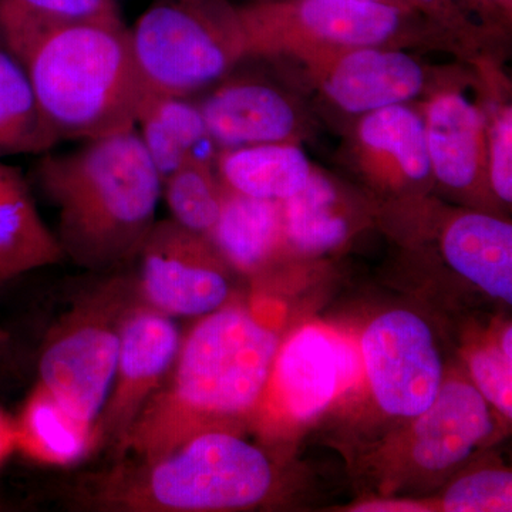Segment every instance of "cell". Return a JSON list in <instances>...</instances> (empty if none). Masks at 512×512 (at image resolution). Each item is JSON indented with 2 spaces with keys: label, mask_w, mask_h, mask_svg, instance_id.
<instances>
[{
  "label": "cell",
  "mask_w": 512,
  "mask_h": 512,
  "mask_svg": "<svg viewBox=\"0 0 512 512\" xmlns=\"http://www.w3.org/2000/svg\"><path fill=\"white\" fill-rule=\"evenodd\" d=\"M278 349L275 330L251 309L224 305L208 313L181 340L167 379L117 450L134 460L161 456L214 421L251 412L265 393Z\"/></svg>",
  "instance_id": "1"
},
{
  "label": "cell",
  "mask_w": 512,
  "mask_h": 512,
  "mask_svg": "<svg viewBox=\"0 0 512 512\" xmlns=\"http://www.w3.org/2000/svg\"><path fill=\"white\" fill-rule=\"evenodd\" d=\"M57 210L64 256L93 271L134 261L156 224L161 180L134 130L40 156L33 171Z\"/></svg>",
  "instance_id": "2"
},
{
  "label": "cell",
  "mask_w": 512,
  "mask_h": 512,
  "mask_svg": "<svg viewBox=\"0 0 512 512\" xmlns=\"http://www.w3.org/2000/svg\"><path fill=\"white\" fill-rule=\"evenodd\" d=\"M18 60L59 141L134 130L151 94L126 23L56 26Z\"/></svg>",
  "instance_id": "3"
},
{
  "label": "cell",
  "mask_w": 512,
  "mask_h": 512,
  "mask_svg": "<svg viewBox=\"0 0 512 512\" xmlns=\"http://www.w3.org/2000/svg\"><path fill=\"white\" fill-rule=\"evenodd\" d=\"M120 464L87 484L94 507L119 511H225L254 507L274 484L264 451L227 430L168 453Z\"/></svg>",
  "instance_id": "4"
},
{
  "label": "cell",
  "mask_w": 512,
  "mask_h": 512,
  "mask_svg": "<svg viewBox=\"0 0 512 512\" xmlns=\"http://www.w3.org/2000/svg\"><path fill=\"white\" fill-rule=\"evenodd\" d=\"M247 60L301 47H439L456 43L417 12L372 0H252L238 5Z\"/></svg>",
  "instance_id": "5"
},
{
  "label": "cell",
  "mask_w": 512,
  "mask_h": 512,
  "mask_svg": "<svg viewBox=\"0 0 512 512\" xmlns=\"http://www.w3.org/2000/svg\"><path fill=\"white\" fill-rule=\"evenodd\" d=\"M130 36L153 94L194 97L247 60L238 5L231 0H154Z\"/></svg>",
  "instance_id": "6"
},
{
  "label": "cell",
  "mask_w": 512,
  "mask_h": 512,
  "mask_svg": "<svg viewBox=\"0 0 512 512\" xmlns=\"http://www.w3.org/2000/svg\"><path fill=\"white\" fill-rule=\"evenodd\" d=\"M117 289L80 306L50 338L39 362L40 387L97 437L113 389L124 306Z\"/></svg>",
  "instance_id": "7"
},
{
  "label": "cell",
  "mask_w": 512,
  "mask_h": 512,
  "mask_svg": "<svg viewBox=\"0 0 512 512\" xmlns=\"http://www.w3.org/2000/svg\"><path fill=\"white\" fill-rule=\"evenodd\" d=\"M333 107L363 116L426 97L443 79L406 49L301 47L286 53Z\"/></svg>",
  "instance_id": "8"
},
{
  "label": "cell",
  "mask_w": 512,
  "mask_h": 512,
  "mask_svg": "<svg viewBox=\"0 0 512 512\" xmlns=\"http://www.w3.org/2000/svg\"><path fill=\"white\" fill-rule=\"evenodd\" d=\"M363 372L377 406L402 419H416L436 399L444 367L429 323L417 313L394 309L369 323L360 339Z\"/></svg>",
  "instance_id": "9"
},
{
  "label": "cell",
  "mask_w": 512,
  "mask_h": 512,
  "mask_svg": "<svg viewBox=\"0 0 512 512\" xmlns=\"http://www.w3.org/2000/svg\"><path fill=\"white\" fill-rule=\"evenodd\" d=\"M136 259L143 301L164 315L205 316L227 305V262L210 238L173 220L156 221Z\"/></svg>",
  "instance_id": "10"
},
{
  "label": "cell",
  "mask_w": 512,
  "mask_h": 512,
  "mask_svg": "<svg viewBox=\"0 0 512 512\" xmlns=\"http://www.w3.org/2000/svg\"><path fill=\"white\" fill-rule=\"evenodd\" d=\"M119 335L116 377L97 424V444L116 448L167 379L181 346L173 318L144 302L124 309Z\"/></svg>",
  "instance_id": "11"
},
{
  "label": "cell",
  "mask_w": 512,
  "mask_h": 512,
  "mask_svg": "<svg viewBox=\"0 0 512 512\" xmlns=\"http://www.w3.org/2000/svg\"><path fill=\"white\" fill-rule=\"evenodd\" d=\"M420 110L434 183L466 197L493 195L481 101L468 99L458 84L443 79L424 97Z\"/></svg>",
  "instance_id": "12"
},
{
  "label": "cell",
  "mask_w": 512,
  "mask_h": 512,
  "mask_svg": "<svg viewBox=\"0 0 512 512\" xmlns=\"http://www.w3.org/2000/svg\"><path fill=\"white\" fill-rule=\"evenodd\" d=\"M348 150L349 164L376 190L404 194L434 184L423 116L412 103L359 116Z\"/></svg>",
  "instance_id": "13"
},
{
  "label": "cell",
  "mask_w": 512,
  "mask_h": 512,
  "mask_svg": "<svg viewBox=\"0 0 512 512\" xmlns=\"http://www.w3.org/2000/svg\"><path fill=\"white\" fill-rule=\"evenodd\" d=\"M205 92L201 101H195L220 151L256 144H301L305 133L301 113L271 84L229 73Z\"/></svg>",
  "instance_id": "14"
},
{
  "label": "cell",
  "mask_w": 512,
  "mask_h": 512,
  "mask_svg": "<svg viewBox=\"0 0 512 512\" xmlns=\"http://www.w3.org/2000/svg\"><path fill=\"white\" fill-rule=\"evenodd\" d=\"M414 420L410 454L430 473L463 463L494 430L490 404L463 380L443 382L433 403Z\"/></svg>",
  "instance_id": "15"
},
{
  "label": "cell",
  "mask_w": 512,
  "mask_h": 512,
  "mask_svg": "<svg viewBox=\"0 0 512 512\" xmlns=\"http://www.w3.org/2000/svg\"><path fill=\"white\" fill-rule=\"evenodd\" d=\"M276 399L293 419L319 416L342 393L335 333L306 326L276 353L271 377Z\"/></svg>",
  "instance_id": "16"
},
{
  "label": "cell",
  "mask_w": 512,
  "mask_h": 512,
  "mask_svg": "<svg viewBox=\"0 0 512 512\" xmlns=\"http://www.w3.org/2000/svg\"><path fill=\"white\" fill-rule=\"evenodd\" d=\"M441 252L454 272L480 291L512 303V225L485 212H460L441 234Z\"/></svg>",
  "instance_id": "17"
},
{
  "label": "cell",
  "mask_w": 512,
  "mask_h": 512,
  "mask_svg": "<svg viewBox=\"0 0 512 512\" xmlns=\"http://www.w3.org/2000/svg\"><path fill=\"white\" fill-rule=\"evenodd\" d=\"M136 130L161 183L192 161L215 165L220 153L192 97L151 93L138 117Z\"/></svg>",
  "instance_id": "18"
},
{
  "label": "cell",
  "mask_w": 512,
  "mask_h": 512,
  "mask_svg": "<svg viewBox=\"0 0 512 512\" xmlns=\"http://www.w3.org/2000/svg\"><path fill=\"white\" fill-rule=\"evenodd\" d=\"M63 258L22 173L0 163V284Z\"/></svg>",
  "instance_id": "19"
},
{
  "label": "cell",
  "mask_w": 512,
  "mask_h": 512,
  "mask_svg": "<svg viewBox=\"0 0 512 512\" xmlns=\"http://www.w3.org/2000/svg\"><path fill=\"white\" fill-rule=\"evenodd\" d=\"M215 170L228 190L284 202L302 190L315 170L298 143H268L221 150Z\"/></svg>",
  "instance_id": "20"
},
{
  "label": "cell",
  "mask_w": 512,
  "mask_h": 512,
  "mask_svg": "<svg viewBox=\"0 0 512 512\" xmlns=\"http://www.w3.org/2000/svg\"><path fill=\"white\" fill-rule=\"evenodd\" d=\"M210 239L232 268L258 271L285 242L282 202L259 200L225 188L221 215Z\"/></svg>",
  "instance_id": "21"
},
{
  "label": "cell",
  "mask_w": 512,
  "mask_h": 512,
  "mask_svg": "<svg viewBox=\"0 0 512 512\" xmlns=\"http://www.w3.org/2000/svg\"><path fill=\"white\" fill-rule=\"evenodd\" d=\"M286 244L306 255L335 251L352 235L342 188L315 167L301 191L282 202Z\"/></svg>",
  "instance_id": "22"
},
{
  "label": "cell",
  "mask_w": 512,
  "mask_h": 512,
  "mask_svg": "<svg viewBox=\"0 0 512 512\" xmlns=\"http://www.w3.org/2000/svg\"><path fill=\"white\" fill-rule=\"evenodd\" d=\"M59 143L28 72L0 43V158L43 156Z\"/></svg>",
  "instance_id": "23"
},
{
  "label": "cell",
  "mask_w": 512,
  "mask_h": 512,
  "mask_svg": "<svg viewBox=\"0 0 512 512\" xmlns=\"http://www.w3.org/2000/svg\"><path fill=\"white\" fill-rule=\"evenodd\" d=\"M16 443L40 460L70 464L93 450L97 437L39 387L16 427Z\"/></svg>",
  "instance_id": "24"
},
{
  "label": "cell",
  "mask_w": 512,
  "mask_h": 512,
  "mask_svg": "<svg viewBox=\"0 0 512 512\" xmlns=\"http://www.w3.org/2000/svg\"><path fill=\"white\" fill-rule=\"evenodd\" d=\"M161 187L171 220L187 231L210 238L221 215L225 192L215 165L192 161L165 178Z\"/></svg>",
  "instance_id": "25"
},
{
  "label": "cell",
  "mask_w": 512,
  "mask_h": 512,
  "mask_svg": "<svg viewBox=\"0 0 512 512\" xmlns=\"http://www.w3.org/2000/svg\"><path fill=\"white\" fill-rule=\"evenodd\" d=\"M0 15L28 36L72 23H124L117 0H0Z\"/></svg>",
  "instance_id": "26"
},
{
  "label": "cell",
  "mask_w": 512,
  "mask_h": 512,
  "mask_svg": "<svg viewBox=\"0 0 512 512\" xmlns=\"http://www.w3.org/2000/svg\"><path fill=\"white\" fill-rule=\"evenodd\" d=\"M483 82L487 84L481 104L487 120L488 177L491 192L497 200L512 202V106L505 97L498 96L493 64L488 67Z\"/></svg>",
  "instance_id": "27"
},
{
  "label": "cell",
  "mask_w": 512,
  "mask_h": 512,
  "mask_svg": "<svg viewBox=\"0 0 512 512\" xmlns=\"http://www.w3.org/2000/svg\"><path fill=\"white\" fill-rule=\"evenodd\" d=\"M443 510L495 512L512 510V474L507 470H481L458 478L443 497Z\"/></svg>",
  "instance_id": "28"
},
{
  "label": "cell",
  "mask_w": 512,
  "mask_h": 512,
  "mask_svg": "<svg viewBox=\"0 0 512 512\" xmlns=\"http://www.w3.org/2000/svg\"><path fill=\"white\" fill-rule=\"evenodd\" d=\"M424 18L446 33L461 53L485 46L497 33L478 18L468 0H410Z\"/></svg>",
  "instance_id": "29"
},
{
  "label": "cell",
  "mask_w": 512,
  "mask_h": 512,
  "mask_svg": "<svg viewBox=\"0 0 512 512\" xmlns=\"http://www.w3.org/2000/svg\"><path fill=\"white\" fill-rule=\"evenodd\" d=\"M474 387L507 419L512 416V359L498 345L476 349L468 359Z\"/></svg>",
  "instance_id": "30"
},
{
  "label": "cell",
  "mask_w": 512,
  "mask_h": 512,
  "mask_svg": "<svg viewBox=\"0 0 512 512\" xmlns=\"http://www.w3.org/2000/svg\"><path fill=\"white\" fill-rule=\"evenodd\" d=\"M335 346L336 356H338L340 386H342V393H345L350 387L360 382L362 376L365 375L362 353L352 340L336 335V333Z\"/></svg>",
  "instance_id": "31"
},
{
  "label": "cell",
  "mask_w": 512,
  "mask_h": 512,
  "mask_svg": "<svg viewBox=\"0 0 512 512\" xmlns=\"http://www.w3.org/2000/svg\"><path fill=\"white\" fill-rule=\"evenodd\" d=\"M485 26L498 35H505L511 29L512 0H468Z\"/></svg>",
  "instance_id": "32"
},
{
  "label": "cell",
  "mask_w": 512,
  "mask_h": 512,
  "mask_svg": "<svg viewBox=\"0 0 512 512\" xmlns=\"http://www.w3.org/2000/svg\"><path fill=\"white\" fill-rule=\"evenodd\" d=\"M16 444V427L0 412V461L8 456L9 451Z\"/></svg>",
  "instance_id": "33"
},
{
  "label": "cell",
  "mask_w": 512,
  "mask_h": 512,
  "mask_svg": "<svg viewBox=\"0 0 512 512\" xmlns=\"http://www.w3.org/2000/svg\"><path fill=\"white\" fill-rule=\"evenodd\" d=\"M357 511H421L417 504L396 503V501H377V503H369L360 505Z\"/></svg>",
  "instance_id": "34"
},
{
  "label": "cell",
  "mask_w": 512,
  "mask_h": 512,
  "mask_svg": "<svg viewBox=\"0 0 512 512\" xmlns=\"http://www.w3.org/2000/svg\"><path fill=\"white\" fill-rule=\"evenodd\" d=\"M498 348L504 353L508 359H512V328L507 326L501 333L500 343H497Z\"/></svg>",
  "instance_id": "35"
},
{
  "label": "cell",
  "mask_w": 512,
  "mask_h": 512,
  "mask_svg": "<svg viewBox=\"0 0 512 512\" xmlns=\"http://www.w3.org/2000/svg\"><path fill=\"white\" fill-rule=\"evenodd\" d=\"M372 2L386 3V5L396 6V8L409 10V12L420 13L410 0H372Z\"/></svg>",
  "instance_id": "36"
},
{
  "label": "cell",
  "mask_w": 512,
  "mask_h": 512,
  "mask_svg": "<svg viewBox=\"0 0 512 512\" xmlns=\"http://www.w3.org/2000/svg\"><path fill=\"white\" fill-rule=\"evenodd\" d=\"M0 348H2V343H0Z\"/></svg>",
  "instance_id": "37"
}]
</instances>
